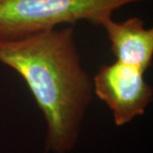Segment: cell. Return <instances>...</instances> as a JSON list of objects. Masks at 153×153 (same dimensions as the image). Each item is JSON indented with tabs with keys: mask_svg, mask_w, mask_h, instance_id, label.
Returning <instances> with one entry per match:
<instances>
[{
	"mask_svg": "<svg viewBox=\"0 0 153 153\" xmlns=\"http://www.w3.org/2000/svg\"><path fill=\"white\" fill-rule=\"evenodd\" d=\"M0 64L21 76L44 117L45 152L70 153L93 100L73 26L0 39Z\"/></svg>",
	"mask_w": 153,
	"mask_h": 153,
	"instance_id": "6da1fadb",
	"label": "cell"
},
{
	"mask_svg": "<svg viewBox=\"0 0 153 153\" xmlns=\"http://www.w3.org/2000/svg\"><path fill=\"white\" fill-rule=\"evenodd\" d=\"M147 0H0V39L24 37L88 21L93 25L111 18L114 11Z\"/></svg>",
	"mask_w": 153,
	"mask_h": 153,
	"instance_id": "7a4b0ae2",
	"label": "cell"
},
{
	"mask_svg": "<svg viewBox=\"0 0 153 153\" xmlns=\"http://www.w3.org/2000/svg\"><path fill=\"white\" fill-rule=\"evenodd\" d=\"M145 73L117 61L102 65L93 79L94 94L111 109L114 124L123 126L144 114L153 97Z\"/></svg>",
	"mask_w": 153,
	"mask_h": 153,
	"instance_id": "3957f363",
	"label": "cell"
},
{
	"mask_svg": "<svg viewBox=\"0 0 153 153\" xmlns=\"http://www.w3.org/2000/svg\"><path fill=\"white\" fill-rule=\"evenodd\" d=\"M111 43L115 61L146 72L153 59V29L146 28L139 17H130L122 22L108 18L102 26Z\"/></svg>",
	"mask_w": 153,
	"mask_h": 153,
	"instance_id": "277c9868",
	"label": "cell"
}]
</instances>
